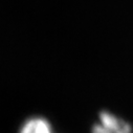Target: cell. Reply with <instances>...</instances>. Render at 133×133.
<instances>
[{"label":"cell","instance_id":"cell-2","mask_svg":"<svg viewBox=\"0 0 133 133\" xmlns=\"http://www.w3.org/2000/svg\"><path fill=\"white\" fill-rule=\"evenodd\" d=\"M18 133H56L48 118L42 115L27 117L20 126Z\"/></svg>","mask_w":133,"mask_h":133},{"label":"cell","instance_id":"cell-1","mask_svg":"<svg viewBox=\"0 0 133 133\" xmlns=\"http://www.w3.org/2000/svg\"><path fill=\"white\" fill-rule=\"evenodd\" d=\"M132 126L110 111H102L91 133H132Z\"/></svg>","mask_w":133,"mask_h":133}]
</instances>
